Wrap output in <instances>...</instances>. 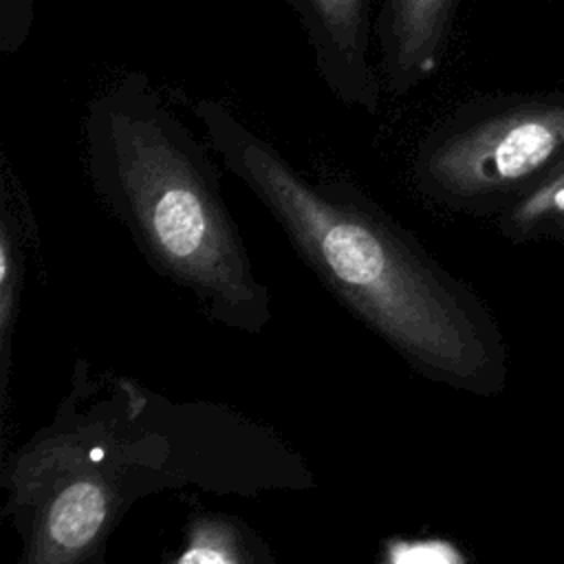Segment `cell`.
Returning a JSON list of instances; mask_svg holds the SVG:
<instances>
[{"label": "cell", "instance_id": "1", "mask_svg": "<svg viewBox=\"0 0 564 564\" xmlns=\"http://www.w3.org/2000/svg\"><path fill=\"white\" fill-rule=\"evenodd\" d=\"M194 115L300 260L410 370L471 394L502 388L505 346L489 311L368 192L297 170L218 99H198Z\"/></svg>", "mask_w": 564, "mask_h": 564}, {"label": "cell", "instance_id": "2", "mask_svg": "<svg viewBox=\"0 0 564 564\" xmlns=\"http://www.w3.org/2000/svg\"><path fill=\"white\" fill-rule=\"evenodd\" d=\"M88 181L150 269L225 328L260 335L271 295L192 130L143 73L97 93L82 123Z\"/></svg>", "mask_w": 564, "mask_h": 564}, {"label": "cell", "instance_id": "3", "mask_svg": "<svg viewBox=\"0 0 564 564\" xmlns=\"http://www.w3.org/2000/svg\"><path fill=\"white\" fill-rule=\"evenodd\" d=\"M22 564L101 562L141 498L176 489L172 447L130 401L121 375L95 379L79 359L48 425L0 467Z\"/></svg>", "mask_w": 564, "mask_h": 564}, {"label": "cell", "instance_id": "4", "mask_svg": "<svg viewBox=\"0 0 564 564\" xmlns=\"http://www.w3.org/2000/svg\"><path fill=\"white\" fill-rule=\"evenodd\" d=\"M562 156V99H478L421 137L410 178L441 207L487 214L509 207Z\"/></svg>", "mask_w": 564, "mask_h": 564}, {"label": "cell", "instance_id": "5", "mask_svg": "<svg viewBox=\"0 0 564 564\" xmlns=\"http://www.w3.org/2000/svg\"><path fill=\"white\" fill-rule=\"evenodd\" d=\"M123 386L134 408L167 438L176 489L260 496L315 487L304 458L267 425L220 403L172 401L132 377H123Z\"/></svg>", "mask_w": 564, "mask_h": 564}, {"label": "cell", "instance_id": "6", "mask_svg": "<svg viewBox=\"0 0 564 564\" xmlns=\"http://www.w3.org/2000/svg\"><path fill=\"white\" fill-rule=\"evenodd\" d=\"M295 13L328 93L346 108L375 115L381 101L379 68L370 57L372 0H286Z\"/></svg>", "mask_w": 564, "mask_h": 564}, {"label": "cell", "instance_id": "7", "mask_svg": "<svg viewBox=\"0 0 564 564\" xmlns=\"http://www.w3.org/2000/svg\"><path fill=\"white\" fill-rule=\"evenodd\" d=\"M458 0H381L372 22L379 77L392 97L427 82L441 66Z\"/></svg>", "mask_w": 564, "mask_h": 564}, {"label": "cell", "instance_id": "8", "mask_svg": "<svg viewBox=\"0 0 564 564\" xmlns=\"http://www.w3.org/2000/svg\"><path fill=\"white\" fill-rule=\"evenodd\" d=\"M262 538L242 520L220 511H196L187 518L183 549L172 564H271Z\"/></svg>", "mask_w": 564, "mask_h": 564}, {"label": "cell", "instance_id": "9", "mask_svg": "<svg viewBox=\"0 0 564 564\" xmlns=\"http://www.w3.org/2000/svg\"><path fill=\"white\" fill-rule=\"evenodd\" d=\"M24 231L18 214L11 209L4 187L0 207V397L7 408L9 375L13 361V337L20 313V295L24 286Z\"/></svg>", "mask_w": 564, "mask_h": 564}, {"label": "cell", "instance_id": "10", "mask_svg": "<svg viewBox=\"0 0 564 564\" xmlns=\"http://www.w3.org/2000/svg\"><path fill=\"white\" fill-rule=\"evenodd\" d=\"M500 227L507 236L518 240L564 229V156L522 196L505 207Z\"/></svg>", "mask_w": 564, "mask_h": 564}, {"label": "cell", "instance_id": "11", "mask_svg": "<svg viewBox=\"0 0 564 564\" xmlns=\"http://www.w3.org/2000/svg\"><path fill=\"white\" fill-rule=\"evenodd\" d=\"M35 20V0H0V51L15 53L24 46Z\"/></svg>", "mask_w": 564, "mask_h": 564}, {"label": "cell", "instance_id": "12", "mask_svg": "<svg viewBox=\"0 0 564 564\" xmlns=\"http://www.w3.org/2000/svg\"><path fill=\"white\" fill-rule=\"evenodd\" d=\"M386 560L390 562H463L465 557L447 542L416 540V542H390L386 546Z\"/></svg>", "mask_w": 564, "mask_h": 564}]
</instances>
